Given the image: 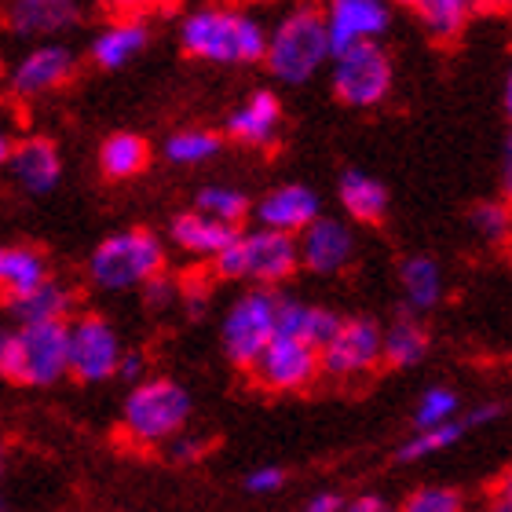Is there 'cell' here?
Wrapping results in <instances>:
<instances>
[{
    "mask_svg": "<svg viewBox=\"0 0 512 512\" xmlns=\"http://www.w3.org/2000/svg\"><path fill=\"white\" fill-rule=\"evenodd\" d=\"M180 41L194 59H209V63H256V59H264L267 30L246 11L202 8L183 19Z\"/></svg>",
    "mask_w": 512,
    "mask_h": 512,
    "instance_id": "cell-1",
    "label": "cell"
},
{
    "mask_svg": "<svg viewBox=\"0 0 512 512\" xmlns=\"http://www.w3.org/2000/svg\"><path fill=\"white\" fill-rule=\"evenodd\" d=\"M191 421V395L187 388L169 377H147V381L132 384L125 399V439L136 447H161L187 432Z\"/></svg>",
    "mask_w": 512,
    "mask_h": 512,
    "instance_id": "cell-2",
    "label": "cell"
},
{
    "mask_svg": "<svg viewBox=\"0 0 512 512\" xmlns=\"http://www.w3.org/2000/svg\"><path fill=\"white\" fill-rule=\"evenodd\" d=\"M330 59V41H326V22L322 11L297 8L267 33L264 63L271 77L286 81V85H304L319 74L322 63Z\"/></svg>",
    "mask_w": 512,
    "mask_h": 512,
    "instance_id": "cell-3",
    "label": "cell"
},
{
    "mask_svg": "<svg viewBox=\"0 0 512 512\" xmlns=\"http://www.w3.org/2000/svg\"><path fill=\"white\" fill-rule=\"evenodd\" d=\"M165 267V249L158 235L143 227H128L118 235L103 238L88 260V275L99 289L121 293V289H143Z\"/></svg>",
    "mask_w": 512,
    "mask_h": 512,
    "instance_id": "cell-4",
    "label": "cell"
},
{
    "mask_svg": "<svg viewBox=\"0 0 512 512\" xmlns=\"http://www.w3.org/2000/svg\"><path fill=\"white\" fill-rule=\"evenodd\" d=\"M297 264V238L275 235V231H264V227L235 235V242L213 260L220 278L256 282V289H271L275 282H286L297 271Z\"/></svg>",
    "mask_w": 512,
    "mask_h": 512,
    "instance_id": "cell-5",
    "label": "cell"
},
{
    "mask_svg": "<svg viewBox=\"0 0 512 512\" xmlns=\"http://www.w3.org/2000/svg\"><path fill=\"white\" fill-rule=\"evenodd\" d=\"M275 311L278 297L271 289H249L246 297H238L224 315L220 341H224L227 359L242 370L256 363V355L275 341Z\"/></svg>",
    "mask_w": 512,
    "mask_h": 512,
    "instance_id": "cell-6",
    "label": "cell"
},
{
    "mask_svg": "<svg viewBox=\"0 0 512 512\" xmlns=\"http://www.w3.org/2000/svg\"><path fill=\"white\" fill-rule=\"evenodd\" d=\"M121 363V337L103 315L66 322V370L85 384L110 381Z\"/></svg>",
    "mask_w": 512,
    "mask_h": 512,
    "instance_id": "cell-7",
    "label": "cell"
},
{
    "mask_svg": "<svg viewBox=\"0 0 512 512\" xmlns=\"http://www.w3.org/2000/svg\"><path fill=\"white\" fill-rule=\"evenodd\" d=\"M333 92L348 107H377L392 92V59L381 44H359L333 55Z\"/></svg>",
    "mask_w": 512,
    "mask_h": 512,
    "instance_id": "cell-8",
    "label": "cell"
},
{
    "mask_svg": "<svg viewBox=\"0 0 512 512\" xmlns=\"http://www.w3.org/2000/svg\"><path fill=\"white\" fill-rule=\"evenodd\" d=\"M381 366V326L374 319H341L319 348V374L333 381H359Z\"/></svg>",
    "mask_w": 512,
    "mask_h": 512,
    "instance_id": "cell-9",
    "label": "cell"
},
{
    "mask_svg": "<svg viewBox=\"0 0 512 512\" xmlns=\"http://www.w3.org/2000/svg\"><path fill=\"white\" fill-rule=\"evenodd\" d=\"M66 370V322H41V326H19L15 330V363L11 381L48 388L63 381Z\"/></svg>",
    "mask_w": 512,
    "mask_h": 512,
    "instance_id": "cell-10",
    "label": "cell"
},
{
    "mask_svg": "<svg viewBox=\"0 0 512 512\" xmlns=\"http://www.w3.org/2000/svg\"><path fill=\"white\" fill-rule=\"evenodd\" d=\"M249 374L267 392H304L319 377V352L300 341H289V337H275L256 355Z\"/></svg>",
    "mask_w": 512,
    "mask_h": 512,
    "instance_id": "cell-11",
    "label": "cell"
},
{
    "mask_svg": "<svg viewBox=\"0 0 512 512\" xmlns=\"http://www.w3.org/2000/svg\"><path fill=\"white\" fill-rule=\"evenodd\" d=\"M322 22H326V41H330L333 59V55L359 48V44H377V37L392 22V11L381 0H337L322 15Z\"/></svg>",
    "mask_w": 512,
    "mask_h": 512,
    "instance_id": "cell-12",
    "label": "cell"
},
{
    "mask_svg": "<svg viewBox=\"0 0 512 512\" xmlns=\"http://www.w3.org/2000/svg\"><path fill=\"white\" fill-rule=\"evenodd\" d=\"M77 70V55L66 44H41L19 59L11 70V92L22 99L48 96L55 88H63Z\"/></svg>",
    "mask_w": 512,
    "mask_h": 512,
    "instance_id": "cell-13",
    "label": "cell"
},
{
    "mask_svg": "<svg viewBox=\"0 0 512 512\" xmlns=\"http://www.w3.org/2000/svg\"><path fill=\"white\" fill-rule=\"evenodd\" d=\"M297 256L300 264H308L315 275H341L344 267L355 260L352 227L337 216H319L308 231H300Z\"/></svg>",
    "mask_w": 512,
    "mask_h": 512,
    "instance_id": "cell-14",
    "label": "cell"
},
{
    "mask_svg": "<svg viewBox=\"0 0 512 512\" xmlns=\"http://www.w3.org/2000/svg\"><path fill=\"white\" fill-rule=\"evenodd\" d=\"M256 220H260L264 231L297 238L300 231H308V227L319 220V198H315V191L304 187V183H282V187H275L267 198H260Z\"/></svg>",
    "mask_w": 512,
    "mask_h": 512,
    "instance_id": "cell-15",
    "label": "cell"
},
{
    "mask_svg": "<svg viewBox=\"0 0 512 512\" xmlns=\"http://www.w3.org/2000/svg\"><path fill=\"white\" fill-rule=\"evenodd\" d=\"M11 176L19 180V187H26L30 194H44L52 191L59 183V172H63V158H59V147L52 139L44 136H30L15 143L8 154Z\"/></svg>",
    "mask_w": 512,
    "mask_h": 512,
    "instance_id": "cell-16",
    "label": "cell"
},
{
    "mask_svg": "<svg viewBox=\"0 0 512 512\" xmlns=\"http://www.w3.org/2000/svg\"><path fill=\"white\" fill-rule=\"evenodd\" d=\"M341 326V315L319 308V304H304V300H289L278 297L275 311V337H289V341H300L319 352L322 344L330 341L333 330Z\"/></svg>",
    "mask_w": 512,
    "mask_h": 512,
    "instance_id": "cell-17",
    "label": "cell"
},
{
    "mask_svg": "<svg viewBox=\"0 0 512 512\" xmlns=\"http://www.w3.org/2000/svg\"><path fill=\"white\" fill-rule=\"evenodd\" d=\"M278 128H282V107H278L275 92H267V88L253 92V96L238 110H231V118H227L231 139L246 143V147H271L278 139Z\"/></svg>",
    "mask_w": 512,
    "mask_h": 512,
    "instance_id": "cell-18",
    "label": "cell"
},
{
    "mask_svg": "<svg viewBox=\"0 0 512 512\" xmlns=\"http://www.w3.org/2000/svg\"><path fill=\"white\" fill-rule=\"evenodd\" d=\"M48 260L41 249L33 246H11L0 249V293L15 304V300L30 297L33 289H41L48 282Z\"/></svg>",
    "mask_w": 512,
    "mask_h": 512,
    "instance_id": "cell-19",
    "label": "cell"
},
{
    "mask_svg": "<svg viewBox=\"0 0 512 512\" xmlns=\"http://www.w3.org/2000/svg\"><path fill=\"white\" fill-rule=\"evenodd\" d=\"M235 235H238V231H231V227H224V224H216V220L202 216L198 209H191V213H183V216H176V220H172V242H176L183 253L205 256V260H216V256L235 242Z\"/></svg>",
    "mask_w": 512,
    "mask_h": 512,
    "instance_id": "cell-20",
    "label": "cell"
},
{
    "mask_svg": "<svg viewBox=\"0 0 512 512\" xmlns=\"http://www.w3.org/2000/svg\"><path fill=\"white\" fill-rule=\"evenodd\" d=\"M143 44H147V26L139 19H118L92 41V59L103 70H121L143 52Z\"/></svg>",
    "mask_w": 512,
    "mask_h": 512,
    "instance_id": "cell-21",
    "label": "cell"
},
{
    "mask_svg": "<svg viewBox=\"0 0 512 512\" xmlns=\"http://www.w3.org/2000/svg\"><path fill=\"white\" fill-rule=\"evenodd\" d=\"M337 194H341L344 213L355 216L359 224H377L388 213V191H384V183L377 176H370V172L348 169L341 176Z\"/></svg>",
    "mask_w": 512,
    "mask_h": 512,
    "instance_id": "cell-22",
    "label": "cell"
},
{
    "mask_svg": "<svg viewBox=\"0 0 512 512\" xmlns=\"http://www.w3.org/2000/svg\"><path fill=\"white\" fill-rule=\"evenodd\" d=\"M77 8L63 0H22L8 8V26L22 37H44V33H59L74 26Z\"/></svg>",
    "mask_w": 512,
    "mask_h": 512,
    "instance_id": "cell-23",
    "label": "cell"
},
{
    "mask_svg": "<svg viewBox=\"0 0 512 512\" xmlns=\"http://www.w3.org/2000/svg\"><path fill=\"white\" fill-rule=\"evenodd\" d=\"M428 355V333L414 315L395 319L388 330H381V363L388 366H414Z\"/></svg>",
    "mask_w": 512,
    "mask_h": 512,
    "instance_id": "cell-24",
    "label": "cell"
},
{
    "mask_svg": "<svg viewBox=\"0 0 512 512\" xmlns=\"http://www.w3.org/2000/svg\"><path fill=\"white\" fill-rule=\"evenodd\" d=\"M399 282H403V297L414 311L436 308L443 297V271L432 256H410L399 267Z\"/></svg>",
    "mask_w": 512,
    "mask_h": 512,
    "instance_id": "cell-25",
    "label": "cell"
},
{
    "mask_svg": "<svg viewBox=\"0 0 512 512\" xmlns=\"http://www.w3.org/2000/svg\"><path fill=\"white\" fill-rule=\"evenodd\" d=\"M74 308V293L59 282H44L41 289H33L30 297H22L11 304V311L19 315V326H41V322H66Z\"/></svg>",
    "mask_w": 512,
    "mask_h": 512,
    "instance_id": "cell-26",
    "label": "cell"
},
{
    "mask_svg": "<svg viewBox=\"0 0 512 512\" xmlns=\"http://www.w3.org/2000/svg\"><path fill=\"white\" fill-rule=\"evenodd\" d=\"M150 161V147L147 139L136 136V132H114V136L103 143L99 150V165L107 172L110 180H132L139 172L147 169Z\"/></svg>",
    "mask_w": 512,
    "mask_h": 512,
    "instance_id": "cell-27",
    "label": "cell"
},
{
    "mask_svg": "<svg viewBox=\"0 0 512 512\" xmlns=\"http://www.w3.org/2000/svg\"><path fill=\"white\" fill-rule=\"evenodd\" d=\"M417 19H421V26H425L432 41L447 44L454 37H461V30L469 26V4L465 0H421Z\"/></svg>",
    "mask_w": 512,
    "mask_h": 512,
    "instance_id": "cell-28",
    "label": "cell"
},
{
    "mask_svg": "<svg viewBox=\"0 0 512 512\" xmlns=\"http://www.w3.org/2000/svg\"><path fill=\"white\" fill-rule=\"evenodd\" d=\"M198 213L238 231V224L249 216V202L246 194L235 191V187H209V191L198 194Z\"/></svg>",
    "mask_w": 512,
    "mask_h": 512,
    "instance_id": "cell-29",
    "label": "cell"
},
{
    "mask_svg": "<svg viewBox=\"0 0 512 512\" xmlns=\"http://www.w3.org/2000/svg\"><path fill=\"white\" fill-rule=\"evenodd\" d=\"M220 150V136L209 132V128H183L176 136H169L165 143V158L176 161V165H202Z\"/></svg>",
    "mask_w": 512,
    "mask_h": 512,
    "instance_id": "cell-30",
    "label": "cell"
},
{
    "mask_svg": "<svg viewBox=\"0 0 512 512\" xmlns=\"http://www.w3.org/2000/svg\"><path fill=\"white\" fill-rule=\"evenodd\" d=\"M461 436H465L461 417H454V421H447V425H439V428H421V432H417V436L399 450V461H421V458H428V454L450 450Z\"/></svg>",
    "mask_w": 512,
    "mask_h": 512,
    "instance_id": "cell-31",
    "label": "cell"
},
{
    "mask_svg": "<svg viewBox=\"0 0 512 512\" xmlns=\"http://www.w3.org/2000/svg\"><path fill=\"white\" fill-rule=\"evenodd\" d=\"M454 417H458V395L450 392V388H443V384H432V388H425V392H421V399H417V410H414L417 432H421V428L447 425V421H454Z\"/></svg>",
    "mask_w": 512,
    "mask_h": 512,
    "instance_id": "cell-32",
    "label": "cell"
},
{
    "mask_svg": "<svg viewBox=\"0 0 512 512\" xmlns=\"http://www.w3.org/2000/svg\"><path fill=\"white\" fill-rule=\"evenodd\" d=\"M469 224L483 242L498 246V242L509 238V205L505 202H480L469 213Z\"/></svg>",
    "mask_w": 512,
    "mask_h": 512,
    "instance_id": "cell-33",
    "label": "cell"
},
{
    "mask_svg": "<svg viewBox=\"0 0 512 512\" xmlns=\"http://www.w3.org/2000/svg\"><path fill=\"white\" fill-rule=\"evenodd\" d=\"M399 512H465V498H461L454 487H417L410 498H406L403 505H399Z\"/></svg>",
    "mask_w": 512,
    "mask_h": 512,
    "instance_id": "cell-34",
    "label": "cell"
},
{
    "mask_svg": "<svg viewBox=\"0 0 512 512\" xmlns=\"http://www.w3.org/2000/svg\"><path fill=\"white\" fill-rule=\"evenodd\" d=\"M165 450H169V461H183V465H187V461H198L205 450H209V439L191 436V432H180L176 439L165 443Z\"/></svg>",
    "mask_w": 512,
    "mask_h": 512,
    "instance_id": "cell-35",
    "label": "cell"
},
{
    "mask_svg": "<svg viewBox=\"0 0 512 512\" xmlns=\"http://www.w3.org/2000/svg\"><path fill=\"white\" fill-rule=\"evenodd\" d=\"M143 297H147V308H169V304H176V297H180V286H176L169 275H154L147 286H143Z\"/></svg>",
    "mask_w": 512,
    "mask_h": 512,
    "instance_id": "cell-36",
    "label": "cell"
},
{
    "mask_svg": "<svg viewBox=\"0 0 512 512\" xmlns=\"http://www.w3.org/2000/svg\"><path fill=\"white\" fill-rule=\"evenodd\" d=\"M282 483H286V472L275 469V465H267V469L249 472V476H246V491L249 494H271V491H278Z\"/></svg>",
    "mask_w": 512,
    "mask_h": 512,
    "instance_id": "cell-37",
    "label": "cell"
},
{
    "mask_svg": "<svg viewBox=\"0 0 512 512\" xmlns=\"http://www.w3.org/2000/svg\"><path fill=\"white\" fill-rule=\"evenodd\" d=\"M344 512H399V505H392L381 494H359L355 502H344Z\"/></svg>",
    "mask_w": 512,
    "mask_h": 512,
    "instance_id": "cell-38",
    "label": "cell"
},
{
    "mask_svg": "<svg viewBox=\"0 0 512 512\" xmlns=\"http://www.w3.org/2000/svg\"><path fill=\"white\" fill-rule=\"evenodd\" d=\"M143 370H147V359L139 352H121V363H118V374L114 377H125V381L139 384L143 381Z\"/></svg>",
    "mask_w": 512,
    "mask_h": 512,
    "instance_id": "cell-39",
    "label": "cell"
},
{
    "mask_svg": "<svg viewBox=\"0 0 512 512\" xmlns=\"http://www.w3.org/2000/svg\"><path fill=\"white\" fill-rule=\"evenodd\" d=\"M502 410H505L502 403H480L476 410H469V414H465V421H461V425H465V432H469V428H480V425H491L494 417H502Z\"/></svg>",
    "mask_w": 512,
    "mask_h": 512,
    "instance_id": "cell-40",
    "label": "cell"
},
{
    "mask_svg": "<svg viewBox=\"0 0 512 512\" xmlns=\"http://www.w3.org/2000/svg\"><path fill=\"white\" fill-rule=\"evenodd\" d=\"M304 512H344V498L337 491H319L308 498Z\"/></svg>",
    "mask_w": 512,
    "mask_h": 512,
    "instance_id": "cell-41",
    "label": "cell"
},
{
    "mask_svg": "<svg viewBox=\"0 0 512 512\" xmlns=\"http://www.w3.org/2000/svg\"><path fill=\"white\" fill-rule=\"evenodd\" d=\"M15 363V330H0V377H11Z\"/></svg>",
    "mask_w": 512,
    "mask_h": 512,
    "instance_id": "cell-42",
    "label": "cell"
},
{
    "mask_svg": "<svg viewBox=\"0 0 512 512\" xmlns=\"http://www.w3.org/2000/svg\"><path fill=\"white\" fill-rule=\"evenodd\" d=\"M483 512H512V502H509V487H505L502 494H498V498H494L491 505H487V509Z\"/></svg>",
    "mask_w": 512,
    "mask_h": 512,
    "instance_id": "cell-43",
    "label": "cell"
},
{
    "mask_svg": "<svg viewBox=\"0 0 512 512\" xmlns=\"http://www.w3.org/2000/svg\"><path fill=\"white\" fill-rule=\"evenodd\" d=\"M8 154H11V139L4 136V132H0V169L8 165Z\"/></svg>",
    "mask_w": 512,
    "mask_h": 512,
    "instance_id": "cell-44",
    "label": "cell"
},
{
    "mask_svg": "<svg viewBox=\"0 0 512 512\" xmlns=\"http://www.w3.org/2000/svg\"><path fill=\"white\" fill-rule=\"evenodd\" d=\"M0 465H4V443H0Z\"/></svg>",
    "mask_w": 512,
    "mask_h": 512,
    "instance_id": "cell-45",
    "label": "cell"
},
{
    "mask_svg": "<svg viewBox=\"0 0 512 512\" xmlns=\"http://www.w3.org/2000/svg\"><path fill=\"white\" fill-rule=\"evenodd\" d=\"M0 512H4V498H0Z\"/></svg>",
    "mask_w": 512,
    "mask_h": 512,
    "instance_id": "cell-46",
    "label": "cell"
}]
</instances>
